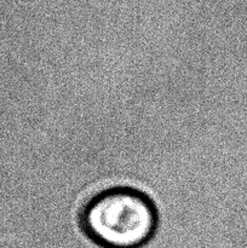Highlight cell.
Returning <instances> with one entry per match:
<instances>
[{"mask_svg": "<svg viewBox=\"0 0 247 248\" xmlns=\"http://www.w3.org/2000/svg\"><path fill=\"white\" fill-rule=\"evenodd\" d=\"M155 201L130 186H114L94 194L82 206L79 227L101 248H143L157 234Z\"/></svg>", "mask_w": 247, "mask_h": 248, "instance_id": "obj_1", "label": "cell"}]
</instances>
